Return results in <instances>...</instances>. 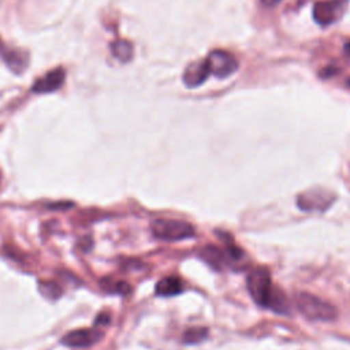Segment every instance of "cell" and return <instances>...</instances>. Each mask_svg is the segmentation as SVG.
<instances>
[{
	"mask_svg": "<svg viewBox=\"0 0 350 350\" xmlns=\"http://www.w3.org/2000/svg\"><path fill=\"white\" fill-rule=\"evenodd\" d=\"M246 287L250 297L262 308H268L275 313L286 314L290 310L288 301L284 293L275 287L267 268H254L249 272Z\"/></svg>",
	"mask_w": 350,
	"mask_h": 350,
	"instance_id": "1",
	"label": "cell"
},
{
	"mask_svg": "<svg viewBox=\"0 0 350 350\" xmlns=\"http://www.w3.org/2000/svg\"><path fill=\"white\" fill-rule=\"evenodd\" d=\"M297 306L299 312L312 321H332L336 317V309L323 301L321 298L310 294V293H299L297 294Z\"/></svg>",
	"mask_w": 350,
	"mask_h": 350,
	"instance_id": "2",
	"label": "cell"
},
{
	"mask_svg": "<svg viewBox=\"0 0 350 350\" xmlns=\"http://www.w3.org/2000/svg\"><path fill=\"white\" fill-rule=\"evenodd\" d=\"M150 231L157 239L163 241H182L196 234L191 224L176 219H156L150 224Z\"/></svg>",
	"mask_w": 350,
	"mask_h": 350,
	"instance_id": "3",
	"label": "cell"
},
{
	"mask_svg": "<svg viewBox=\"0 0 350 350\" xmlns=\"http://www.w3.org/2000/svg\"><path fill=\"white\" fill-rule=\"evenodd\" d=\"M205 62L209 68V74H213L216 78H227L238 68V62L234 55L223 49L212 51L206 56Z\"/></svg>",
	"mask_w": 350,
	"mask_h": 350,
	"instance_id": "4",
	"label": "cell"
},
{
	"mask_svg": "<svg viewBox=\"0 0 350 350\" xmlns=\"http://www.w3.org/2000/svg\"><path fill=\"white\" fill-rule=\"evenodd\" d=\"M343 11H345L343 0L319 1L313 7V18L319 25L327 26V25L335 23L343 15Z\"/></svg>",
	"mask_w": 350,
	"mask_h": 350,
	"instance_id": "5",
	"label": "cell"
},
{
	"mask_svg": "<svg viewBox=\"0 0 350 350\" xmlns=\"http://www.w3.org/2000/svg\"><path fill=\"white\" fill-rule=\"evenodd\" d=\"M103 334L94 328H79L67 332L60 342L68 347H89L97 343Z\"/></svg>",
	"mask_w": 350,
	"mask_h": 350,
	"instance_id": "6",
	"label": "cell"
},
{
	"mask_svg": "<svg viewBox=\"0 0 350 350\" xmlns=\"http://www.w3.org/2000/svg\"><path fill=\"white\" fill-rule=\"evenodd\" d=\"M64 79H66L64 70L62 67H57L48 71L38 79H36V82L31 86V90L34 93H51V92L59 90L63 86Z\"/></svg>",
	"mask_w": 350,
	"mask_h": 350,
	"instance_id": "7",
	"label": "cell"
},
{
	"mask_svg": "<svg viewBox=\"0 0 350 350\" xmlns=\"http://www.w3.org/2000/svg\"><path fill=\"white\" fill-rule=\"evenodd\" d=\"M332 196L327 191L313 190L298 197V206L304 211H324L331 204Z\"/></svg>",
	"mask_w": 350,
	"mask_h": 350,
	"instance_id": "8",
	"label": "cell"
},
{
	"mask_svg": "<svg viewBox=\"0 0 350 350\" xmlns=\"http://www.w3.org/2000/svg\"><path fill=\"white\" fill-rule=\"evenodd\" d=\"M209 75V68L205 59L189 64L183 72V82L189 88H197L202 85Z\"/></svg>",
	"mask_w": 350,
	"mask_h": 350,
	"instance_id": "9",
	"label": "cell"
},
{
	"mask_svg": "<svg viewBox=\"0 0 350 350\" xmlns=\"http://www.w3.org/2000/svg\"><path fill=\"white\" fill-rule=\"evenodd\" d=\"M0 55L3 56L7 66L16 74H21L27 66V55H23L22 51L5 48L1 40H0Z\"/></svg>",
	"mask_w": 350,
	"mask_h": 350,
	"instance_id": "10",
	"label": "cell"
},
{
	"mask_svg": "<svg viewBox=\"0 0 350 350\" xmlns=\"http://www.w3.org/2000/svg\"><path fill=\"white\" fill-rule=\"evenodd\" d=\"M182 291V282L175 276H168L157 282L156 294L160 297H172Z\"/></svg>",
	"mask_w": 350,
	"mask_h": 350,
	"instance_id": "11",
	"label": "cell"
},
{
	"mask_svg": "<svg viewBox=\"0 0 350 350\" xmlns=\"http://www.w3.org/2000/svg\"><path fill=\"white\" fill-rule=\"evenodd\" d=\"M112 53L116 59L126 63L133 57V45L126 40H118L111 45Z\"/></svg>",
	"mask_w": 350,
	"mask_h": 350,
	"instance_id": "12",
	"label": "cell"
},
{
	"mask_svg": "<svg viewBox=\"0 0 350 350\" xmlns=\"http://www.w3.org/2000/svg\"><path fill=\"white\" fill-rule=\"evenodd\" d=\"M38 288H40V293L45 298L52 299V301L57 299L62 295V293H63L60 286L57 283H55V282H51V280H44V282L41 280V282H38Z\"/></svg>",
	"mask_w": 350,
	"mask_h": 350,
	"instance_id": "13",
	"label": "cell"
},
{
	"mask_svg": "<svg viewBox=\"0 0 350 350\" xmlns=\"http://www.w3.org/2000/svg\"><path fill=\"white\" fill-rule=\"evenodd\" d=\"M103 287L109 291V293H115V294H127L130 291V286L124 282H116V283H112L111 280H107V282H103L101 283Z\"/></svg>",
	"mask_w": 350,
	"mask_h": 350,
	"instance_id": "14",
	"label": "cell"
},
{
	"mask_svg": "<svg viewBox=\"0 0 350 350\" xmlns=\"http://www.w3.org/2000/svg\"><path fill=\"white\" fill-rule=\"evenodd\" d=\"M206 329L205 328H191L186 331L185 334V342L187 343H197L201 342L206 336Z\"/></svg>",
	"mask_w": 350,
	"mask_h": 350,
	"instance_id": "15",
	"label": "cell"
},
{
	"mask_svg": "<svg viewBox=\"0 0 350 350\" xmlns=\"http://www.w3.org/2000/svg\"><path fill=\"white\" fill-rule=\"evenodd\" d=\"M109 320H111L109 314H107V313H101V314H98V316L96 317L94 324H96V325H105V324H108V323H109Z\"/></svg>",
	"mask_w": 350,
	"mask_h": 350,
	"instance_id": "16",
	"label": "cell"
},
{
	"mask_svg": "<svg viewBox=\"0 0 350 350\" xmlns=\"http://www.w3.org/2000/svg\"><path fill=\"white\" fill-rule=\"evenodd\" d=\"M280 1H282V0H261V3H262V4L269 5V7H271V5H276V4H278V3H280Z\"/></svg>",
	"mask_w": 350,
	"mask_h": 350,
	"instance_id": "17",
	"label": "cell"
}]
</instances>
